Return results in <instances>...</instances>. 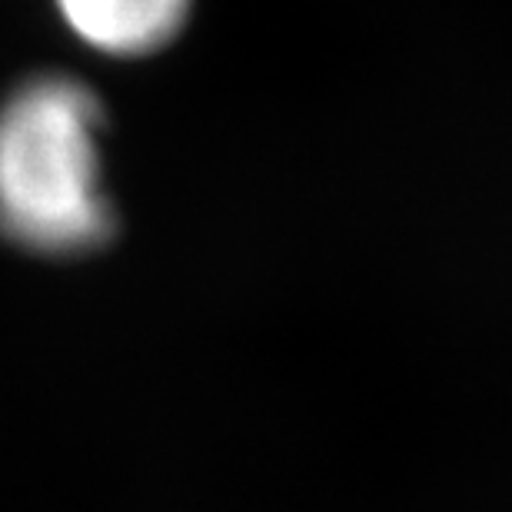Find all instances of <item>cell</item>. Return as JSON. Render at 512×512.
I'll use <instances>...</instances> for the list:
<instances>
[{"instance_id":"obj_1","label":"cell","mask_w":512,"mask_h":512,"mask_svg":"<svg viewBox=\"0 0 512 512\" xmlns=\"http://www.w3.org/2000/svg\"><path fill=\"white\" fill-rule=\"evenodd\" d=\"M104 107L80 80L44 74L0 107V233L30 253H87L114 233L100 183Z\"/></svg>"},{"instance_id":"obj_2","label":"cell","mask_w":512,"mask_h":512,"mask_svg":"<svg viewBox=\"0 0 512 512\" xmlns=\"http://www.w3.org/2000/svg\"><path fill=\"white\" fill-rule=\"evenodd\" d=\"M84 44L117 57H140L170 44L190 14V0H57Z\"/></svg>"}]
</instances>
